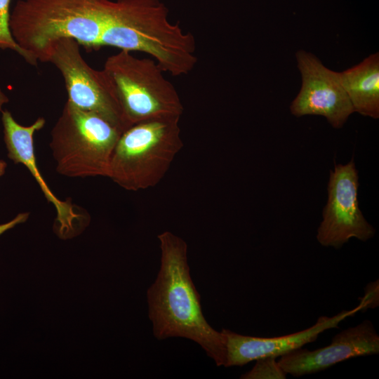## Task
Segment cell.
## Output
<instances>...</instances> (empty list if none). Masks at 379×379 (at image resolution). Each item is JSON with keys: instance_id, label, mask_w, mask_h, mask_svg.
<instances>
[{"instance_id": "cell-13", "label": "cell", "mask_w": 379, "mask_h": 379, "mask_svg": "<svg viewBox=\"0 0 379 379\" xmlns=\"http://www.w3.org/2000/svg\"><path fill=\"white\" fill-rule=\"evenodd\" d=\"M354 112L373 119L379 117V53L338 72Z\"/></svg>"}, {"instance_id": "cell-6", "label": "cell", "mask_w": 379, "mask_h": 379, "mask_svg": "<svg viewBox=\"0 0 379 379\" xmlns=\"http://www.w3.org/2000/svg\"><path fill=\"white\" fill-rule=\"evenodd\" d=\"M103 69L113 84L129 127L147 119L182 114L177 90L152 58H137L121 50L107 58Z\"/></svg>"}, {"instance_id": "cell-8", "label": "cell", "mask_w": 379, "mask_h": 379, "mask_svg": "<svg viewBox=\"0 0 379 379\" xmlns=\"http://www.w3.org/2000/svg\"><path fill=\"white\" fill-rule=\"evenodd\" d=\"M359 186L358 171L353 159L346 164L335 165L331 171L328 199L317 233V239L321 246L337 249L351 238L366 241L374 236L375 230L359 208Z\"/></svg>"}, {"instance_id": "cell-15", "label": "cell", "mask_w": 379, "mask_h": 379, "mask_svg": "<svg viewBox=\"0 0 379 379\" xmlns=\"http://www.w3.org/2000/svg\"><path fill=\"white\" fill-rule=\"evenodd\" d=\"M11 0H0V48L16 51L27 61L25 52L15 41L10 29V4Z\"/></svg>"}, {"instance_id": "cell-3", "label": "cell", "mask_w": 379, "mask_h": 379, "mask_svg": "<svg viewBox=\"0 0 379 379\" xmlns=\"http://www.w3.org/2000/svg\"><path fill=\"white\" fill-rule=\"evenodd\" d=\"M111 0H19L10 16L13 38L27 62H47L52 44L72 38L87 48L100 46Z\"/></svg>"}, {"instance_id": "cell-10", "label": "cell", "mask_w": 379, "mask_h": 379, "mask_svg": "<svg viewBox=\"0 0 379 379\" xmlns=\"http://www.w3.org/2000/svg\"><path fill=\"white\" fill-rule=\"evenodd\" d=\"M379 335L370 320L335 335L331 343L314 350L298 348L281 357L279 365L294 377L314 373L351 358L378 354Z\"/></svg>"}, {"instance_id": "cell-5", "label": "cell", "mask_w": 379, "mask_h": 379, "mask_svg": "<svg viewBox=\"0 0 379 379\" xmlns=\"http://www.w3.org/2000/svg\"><path fill=\"white\" fill-rule=\"evenodd\" d=\"M122 131L68 100L51 131L50 147L58 173L71 178L108 176Z\"/></svg>"}, {"instance_id": "cell-4", "label": "cell", "mask_w": 379, "mask_h": 379, "mask_svg": "<svg viewBox=\"0 0 379 379\" xmlns=\"http://www.w3.org/2000/svg\"><path fill=\"white\" fill-rule=\"evenodd\" d=\"M180 119H147L122 132L112 154L107 177L128 191L158 185L183 147Z\"/></svg>"}, {"instance_id": "cell-16", "label": "cell", "mask_w": 379, "mask_h": 379, "mask_svg": "<svg viewBox=\"0 0 379 379\" xmlns=\"http://www.w3.org/2000/svg\"><path fill=\"white\" fill-rule=\"evenodd\" d=\"M362 305V312L368 309H375L379 305V281H371L364 288V294L359 298Z\"/></svg>"}, {"instance_id": "cell-14", "label": "cell", "mask_w": 379, "mask_h": 379, "mask_svg": "<svg viewBox=\"0 0 379 379\" xmlns=\"http://www.w3.org/2000/svg\"><path fill=\"white\" fill-rule=\"evenodd\" d=\"M255 366L241 375V379H285L286 373L276 357H265L255 360Z\"/></svg>"}, {"instance_id": "cell-1", "label": "cell", "mask_w": 379, "mask_h": 379, "mask_svg": "<svg viewBox=\"0 0 379 379\" xmlns=\"http://www.w3.org/2000/svg\"><path fill=\"white\" fill-rule=\"evenodd\" d=\"M160 268L147 292L149 318L158 340L180 337L191 340L205 351L218 366L225 365L226 337L214 329L202 312L200 295L190 275L187 244L165 231L157 236Z\"/></svg>"}, {"instance_id": "cell-7", "label": "cell", "mask_w": 379, "mask_h": 379, "mask_svg": "<svg viewBox=\"0 0 379 379\" xmlns=\"http://www.w3.org/2000/svg\"><path fill=\"white\" fill-rule=\"evenodd\" d=\"M47 62L61 72L69 102L96 113L122 132L129 127L109 76L103 69L97 70L87 64L76 40L61 38L55 41Z\"/></svg>"}, {"instance_id": "cell-9", "label": "cell", "mask_w": 379, "mask_h": 379, "mask_svg": "<svg viewBox=\"0 0 379 379\" xmlns=\"http://www.w3.org/2000/svg\"><path fill=\"white\" fill-rule=\"evenodd\" d=\"M295 56L302 85L290 106L291 114L296 117L322 116L334 128H342L354 112L338 72L325 67L311 53L300 50Z\"/></svg>"}, {"instance_id": "cell-2", "label": "cell", "mask_w": 379, "mask_h": 379, "mask_svg": "<svg viewBox=\"0 0 379 379\" xmlns=\"http://www.w3.org/2000/svg\"><path fill=\"white\" fill-rule=\"evenodd\" d=\"M160 0L113 1L100 46L140 51L174 77L190 73L197 62L194 35L168 18Z\"/></svg>"}, {"instance_id": "cell-17", "label": "cell", "mask_w": 379, "mask_h": 379, "mask_svg": "<svg viewBox=\"0 0 379 379\" xmlns=\"http://www.w3.org/2000/svg\"><path fill=\"white\" fill-rule=\"evenodd\" d=\"M0 110H1V106H0ZM6 168V163L3 160H0V177L4 174Z\"/></svg>"}, {"instance_id": "cell-11", "label": "cell", "mask_w": 379, "mask_h": 379, "mask_svg": "<svg viewBox=\"0 0 379 379\" xmlns=\"http://www.w3.org/2000/svg\"><path fill=\"white\" fill-rule=\"evenodd\" d=\"M4 138L8 157L15 164H22L38 182L48 202L57 211L54 232L62 239H71L80 234L88 225L89 218L78 213L69 201L58 199L51 191L39 172L34 153L33 136L46 123L43 117L38 118L32 125L24 126L15 121L10 112L1 111Z\"/></svg>"}, {"instance_id": "cell-12", "label": "cell", "mask_w": 379, "mask_h": 379, "mask_svg": "<svg viewBox=\"0 0 379 379\" xmlns=\"http://www.w3.org/2000/svg\"><path fill=\"white\" fill-rule=\"evenodd\" d=\"M359 305L350 310H343L333 316L319 317L316 323L305 330L279 337H255L239 334L223 328L226 337L227 357L225 367L242 366L265 357H281L291 351L315 341L324 331L338 328L345 319L361 311Z\"/></svg>"}]
</instances>
